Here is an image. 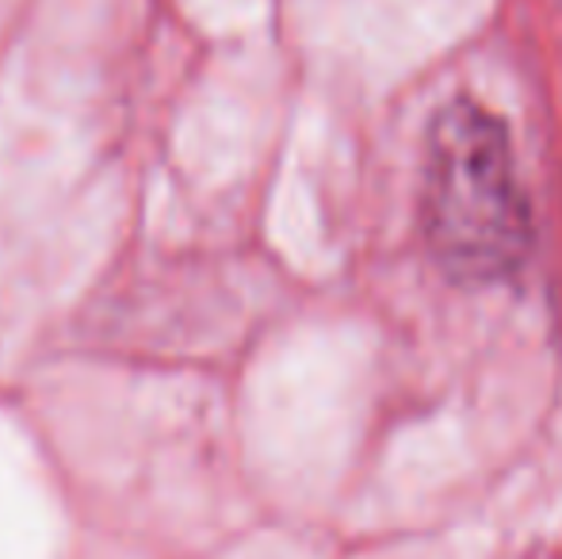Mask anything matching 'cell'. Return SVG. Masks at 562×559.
I'll list each match as a JSON object with an SVG mask.
<instances>
[{"instance_id": "6da1fadb", "label": "cell", "mask_w": 562, "mask_h": 559, "mask_svg": "<svg viewBox=\"0 0 562 559\" xmlns=\"http://www.w3.org/2000/svg\"><path fill=\"white\" fill-rule=\"evenodd\" d=\"M425 238L445 272L494 283L532 249V211L505 123L459 97L437 112L425 146Z\"/></svg>"}]
</instances>
